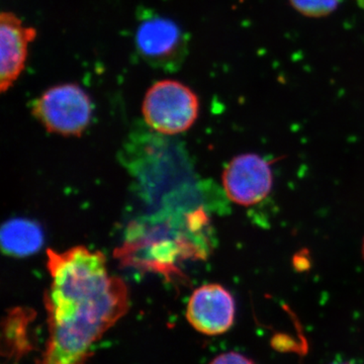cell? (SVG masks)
<instances>
[{
    "mask_svg": "<svg viewBox=\"0 0 364 364\" xmlns=\"http://www.w3.org/2000/svg\"><path fill=\"white\" fill-rule=\"evenodd\" d=\"M47 267L49 337L38 364H86L93 345L128 312V286L109 274L104 254L85 246L48 249Z\"/></svg>",
    "mask_w": 364,
    "mask_h": 364,
    "instance_id": "obj_1",
    "label": "cell"
},
{
    "mask_svg": "<svg viewBox=\"0 0 364 364\" xmlns=\"http://www.w3.org/2000/svg\"><path fill=\"white\" fill-rule=\"evenodd\" d=\"M135 43L144 61L160 70H178L188 55V40L181 26L152 11L141 16Z\"/></svg>",
    "mask_w": 364,
    "mask_h": 364,
    "instance_id": "obj_4",
    "label": "cell"
},
{
    "mask_svg": "<svg viewBox=\"0 0 364 364\" xmlns=\"http://www.w3.org/2000/svg\"><path fill=\"white\" fill-rule=\"evenodd\" d=\"M235 314L234 296L218 284L198 287L186 306L189 324L196 331L208 336H218L229 331L234 324Z\"/></svg>",
    "mask_w": 364,
    "mask_h": 364,
    "instance_id": "obj_6",
    "label": "cell"
},
{
    "mask_svg": "<svg viewBox=\"0 0 364 364\" xmlns=\"http://www.w3.org/2000/svg\"><path fill=\"white\" fill-rule=\"evenodd\" d=\"M146 124L163 135H177L193 127L200 114V100L188 86L160 80L151 86L142 105Z\"/></svg>",
    "mask_w": 364,
    "mask_h": 364,
    "instance_id": "obj_2",
    "label": "cell"
},
{
    "mask_svg": "<svg viewBox=\"0 0 364 364\" xmlns=\"http://www.w3.org/2000/svg\"><path fill=\"white\" fill-rule=\"evenodd\" d=\"M294 9L309 18L329 16L338 6L340 0H289Z\"/></svg>",
    "mask_w": 364,
    "mask_h": 364,
    "instance_id": "obj_10",
    "label": "cell"
},
{
    "mask_svg": "<svg viewBox=\"0 0 364 364\" xmlns=\"http://www.w3.org/2000/svg\"><path fill=\"white\" fill-rule=\"evenodd\" d=\"M363 256L364 259V239H363Z\"/></svg>",
    "mask_w": 364,
    "mask_h": 364,
    "instance_id": "obj_12",
    "label": "cell"
},
{
    "mask_svg": "<svg viewBox=\"0 0 364 364\" xmlns=\"http://www.w3.org/2000/svg\"><path fill=\"white\" fill-rule=\"evenodd\" d=\"M222 181L230 200L250 207L262 202L272 191V167L267 159L254 153L238 155L227 165Z\"/></svg>",
    "mask_w": 364,
    "mask_h": 364,
    "instance_id": "obj_5",
    "label": "cell"
},
{
    "mask_svg": "<svg viewBox=\"0 0 364 364\" xmlns=\"http://www.w3.org/2000/svg\"><path fill=\"white\" fill-rule=\"evenodd\" d=\"M31 320L32 313L28 314L23 309H16L7 315L2 340V356L7 363H16L32 349L28 338V325Z\"/></svg>",
    "mask_w": 364,
    "mask_h": 364,
    "instance_id": "obj_9",
    "label": "cell"
},
{
    "mask_svg": "<svg viewBox=\"0 0 364 364\" xmlns=\"http://www.w3.org/2000/svg\"><path fill=\"white\" fill-rule=\"evenodd\" d=\"M32 112L49 133L80 136L90 126L92 102L81 86L63 83L50 87L36 98Z\"/></svg>",
    "mask_w": 364,
    "mask_h": 364,
    "instance_id": "obj_3",
    "label": "cell"
},
{
    "mask_svg": "<svg viewBox=\"0 0 364 364\" xmlns=\"http://www.w3.org/2000/svg\"><path fill=\"white\" fill-rule=\"evenodd\" d=\"M37 37L33 26H25L9 11L0 14V90H11L25 69L28 45Z\"/></svg>",
    "mask_w": 364,
    "mask_h": 364,
    "instance_id": "obj_7",
    "label": "cell"
},
{
    "mask_svg": "<svg viewBox=\"0 0 364 364\" xmlns=\"http://www.w3.org/2000/svg\"><path fill=\"white\" fill-rule=\"evenodd\" d=\"M335 364H350V363H335Z\"/></svg>",
    "mask_w": 364,
    "mask_h": 364,
    "instance_id": "obj_13",
    "label": "cell"
},
{
    "mask_svg": "<svg viewBox=\"0 0 364 364\" xmlns=\"http://www.w3.org/2000/svg\"><path fill=\"white\" fill-rule=\"evenodd\" d=\"M210 364H255L250 358L237 352H227L213 359Z\"/></svg>",
    "mask_w": 364,
    "mask_h": 364,
    "instance_id": "obj_11",
    "label": "cell"
},
{
    "mask_svg": "<svg viewBox=\"0 0 364 364\" xmlns=\"http://www.w3.org/2000/svg\"><path fill=\"white\" fill-rule=\"evenodd\" d=\"M0 244L6 255L26 257L42 248L44 233L40 225L32 220L11 219L2 225Z\"/></svg>",
    "mask_w": 364,
    "mask_h": 364,
    "instance_id": "obj_8",
    "label": "cell"
}]
</instances>
